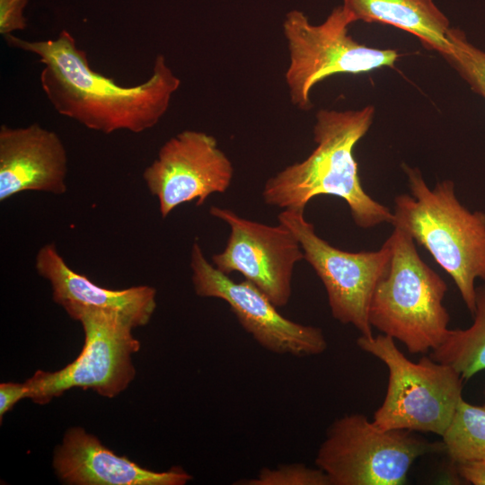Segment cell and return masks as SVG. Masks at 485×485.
<instances>
[{
    "label": "cell",
    "mask_w": 485,
    "mask_h": 485,
    "mask_svg": "<svg viewBox=\"0 0 485 485\" xmlns=\"http://www.w3.org/2000/svg\"><path fill=\"white\" fill-rule=\"evenodd\" d=\"M4 39L9 47L39 57L44 66L40 85L57 113L104 134L152 128L166 113L181 85L163 54L155 57L146 82L124 86L95 72L66 30L55 40L31 41L12 33Z\"/></svg>",
    "instance_id": "6da1fadb"
},
{
    "label": "cell",
    "mask_w": 485,
    "mask_h": 485,
    "mask_svg": "<svg viewBox=\"0 0 485 485\" xmlns=\"http://www.w3.org/2000/svg\"><path fill=\"white\" fill-rule=\"evenodd\" d=\"M375 113L373 105L359 110H318L313 128L315 148L304 160L266 181L263 201L282 209L304 210L314 197L331 195L347 203L359 228L392 224L393 213L390 208L363 189L354 157V148L369 130Z\"/></svg>",
    "instance_id": "7a4b0ae2"
},
{
    "label": "cell",
    "mask_w": 485,
    "mask_h": 485,
    "mask_svg": "<svg viewBox=\"0 0 485 485\" xmlns=\"http://www.w3.org/2000/svg\"><path fill=\"white\" fill-rule=\"evenodd\" d=\"M411 195L394 198L392 225L423 246L453 278L463 303L475 310L477 278L485 282V213L470 211L456 198L454 183L445 180L433 189L421 172L402 163Z\"/></svg>",
    "instance_id": "3957f363"
},
{
    "label": "cell",
    "mask_w": 485,
    "mask_h": 485,
    "mask_svg": "<svg viewBox=\"0 0 485 485\" xmlns=\"http://www.w3.org/2000/svg\"><path fill=\"white\" fill-rule=\"evenodd\" d=\"M392 258L369 307V322L401 342L410 354H425L445 339L450 316L443 304L444 279L420 258L412 237L393 226Z\"/></svg>",
    "instance_id": "277c9868"
},
{
    "label": "cell",
    "mask_w": 485,
    "mask_h": 485,
    "mask_svg": "<svg viewBox=\"0 0 485 485\" xmlns=\"http://www.w3.org/2000/svg\"><path fill=\"white\" fill-rule=\"evenodd\" d=\"M357 346L388 368V384L373 422L381 429H406L442 436L463 399L462 376L449 365L429 356L410 360L383 333L360 335Z\"/></svg>",
    "instance_id": "5b68a950"
},
{
    "label": "cell",
    "mask_w": 485,
    "mask_h": 485,
    "mask_svg": "<svg viewBox=\"0 0 485 485\" xmlns=\"http://www.w3.org/2000/svg\"><path fill=\"white\" fill-rule=\"evenodd\" d=\"M445 452L417 432L381 429L365 415L347 414L327 429L315 465L331 485H403L419 457Z\"/></svg>",
    "instance_id": "8992f818"
},
{
    "label": "cell",
    "mask_w": 485,
    "mask_h": 485,
    "mask_svg": "<svg viewBox=\"0 0 485 485\" xmlns=\"http://www.w3.org/2000/svg\"><path fill=\"white\" fill-rule=\"evenodd\" d=\"M63 309L83 327V349L60 370H38L26 380L28 398L45 404L72 388L91 389L108 398L119 395L136 375L132 355L139 350L140 342L133 335L135 327L114 310L80 304Z\"/></svg>",
    "instance_id": "52a82bcc"
},
{
    "label": "cell",
    "mask_w": 485,
    "mask_h": 485,
    "mask_svg": "<svg viewBox=\"0 0 485 485\" xmlns=\"http://www.w3.org/2000/svg\"><path fill=\"white\" fill-rule=\"evenodd\" d=\"M351 24L341 5L319 24L312 23L300 10L286 14L282 24L288 50L285 80L290 101L296 109H312L311 91L327 77L395 66L400 57L396 49L375 48L357 42L348 33Z\"/></svg>",
    "instance_id": "ba28073f"
},
{
    "label": "cell",
    "mask_w": 485,
    "mask_h": 485,
    "mask_svg": "<svg viewBox=\"0 0 485 485\" xmlns=\"http://www.w3.org/2000/svg\"><path fill=\"white\" fill-rule=\"evenodd\" d=\"M304 213V210L283 209L278 220L295 234L304 260L322 282L332 317L342 324L354 326L362 336H373L369 307L390 265V239L376 251H343L321 238Z\"/></svg>",
    "instance_id": "9c48e42d"
},
{
    "label": "cell",
    "mask_w": 485,
    "mask_h": 485,
    "mask_svg": "<svg viewBox=\"0 0 485 485\" xmlns=\"http://www.w3.org/2000/svg\"><path fill=\"white\" fill-rule=\"evenodd\" d=\"M190 266L197 295L225 302L240 325L266 350L295 357L323 353L328 343L321 328L283 316L278 307L251 282H235L205 257L201 246L191 247Z\"/></svg>",
    "instance_id": "30bf717a"
},
{
    "label": "cell",
    "mask_w": 485,
    "mask_h": 485,
    "mask_svg": "<svg viewBox=\"0 0 485 485\" xmlns=\"http://www.w3.org/2000/svg\"><path fill=\"white\" fill-rule=\"evenodd\" d=\"M209 214L230 227L225 247L212 256L221 272L242 274L278 307L292 295L295 266L304 260L295 234L283 224L269 225L246 219L229 208L212 206Z\"/></svg>",
    "instance_id": "8fae6325"
},
{
    "label": "cell",
    "mask_w": 485,
    "mask_h": 485,
    "mask_svg": "<svg viewBox=\"0 0 485 485\" xmlns=\"http://www.w3.org/2000/svg\"><path fill=\"white\" fill-rule=\"evenodd\" d=\"M234 172L231 160L215 137L186 129L161 146L143 179L165 218L183 203L195 201L201 206L210 195L225 192Z\"/></svg>",
    "instance_id": "7c38bea8"
},
{
    "label": "cell",
    "mask_w": 485,
    "mask_h": 485,
    "mask_svg": "<svg viewBox=\"0 0 485 485\" xmlns=\"http://www.w3.org/2000/svg\"><path fill=\"white\" fill-rule=\"evenodd\" d=\"M67 154L58 135L32 123L0 127V201L24 191H66Z\"/></svg>",
    "instance_id": "4fadbf2b"
},
{
    "label": "cell",
    "mask_w": 485,
    "mask_h": 485,
    "mask_svg": "<svg viewBox=\"0 0 485 485\" xmlns=\"http://www.w3.org/2000/svg\"><path fill=\"white\" fill-rule=\"evenodd\" d=\"M53 469L69 485H184L192 480L180 467L164 472L143 468L79 427L66 432L54 452Z\"/></svg>",
    "instance_id": "5bb4252c"
},
{
    "label": "cell",
    "mask_w": 485,
    "mask_h": 485,
    "mask_svg": "<svg viewBox=\"0 0 485 485\" xmlns=\"http://www.w3.org/2000/svg\"><path fill=\"white\" fill-rule=\"evenodd\" d=\"M35 268L50 284L53 301L62 307L80 304L114 310L135 328L146 325L156 309V290L153 287L143 285L120 290L102 287L72 269L55 243L45 244L38 251Z\"/></svg>",
    "instance_id": "9a60e30c"
},
{
    "label": "cell",
    "mask_w": 485,
    "mask_h": 485,
    "mask_svg": "<svg viewBox=\"0 0 485 485\" xmlns=\"http://www.w3.org/2000/svg\"><path fill=\"white\" fill-rule=\"evenodd\" d=\"M341 6L353 23L392 25L416 36L443 57L450 52V22L434 0H342Z\"/></svg>",
    "instance_id": "2e32d148"
},
{
    "label": "cell",
    "mask_w": 485,
    "mask_h": 485,
    "mask_svg": "<svg viewBox=\"0 0 485 485\" xmlns=\"http://www.w3.org/2000/svg\"><path fill=\"white\" fill-rule=\"evenodd\" d=\"M473 322L466 329L449 330L444 341L429 357L452 366L468 381L485 370V284L476 287Z\"/></svg>",
    "instance_id": "e0dca14e"
},
{
    "label": "cell",
    "mask_w": 485,
    "mask_h": 485,
    "mask_svg": "<svg viewBox=\"0 0 485 485\" xmlns=\"http://www.w3.org/2000/svg\"><path fill=\"white\" fill-rule=\"evenodd\" d=\"M441 437L454 464L485 460V403L472 405L462 399Z\"/></svg>",
    "instance_id": "ac0fdd59"
},
{
    "label": "cell",
    "mask_w": 485,
    "mask_h": 485,
    "mask_svg": "<svg viewBox=\"0 0 485 485\" xmlns=\"http://www.w3.org/2000/svg\"><path fill=\"white\" fill-rule=\"evenodd\" d=\"M447 38L451 49L444 58L473 92L485 99V52L469 42L459 29L451 27Z\"/></svg>",
    "instance_id": "d6986e66"
},
{
    "label": "cell",
    "mask_w": 485,
    "mask_h": 485,
    "mask_svg": "<svg viewBox=\"0 0 485 485\" xmlns=\"http://www.w3.org/2000/svg\"><path fill=\"white\" fill-rule=\"evenodd\" d=\"M236 484L242 485H331L328 476L317 466L307 467L302 463L284 464L262 468L255 478Z\"/></svg>",
    "instance_id": "ffe728a7"
},
{
    "label": "cell",
    "mask_w": 485,
    "mask_h": 485,
    "mask_svg": "<svg viewBox=\"0 0 485 485\" xmlns=\"http://www.w3.org/2000/svg\"><path fill=\"white\" fill-rule=\"evenodd\" d=\"M29 0H0V33L4 36L27 27L23 10Z\"/></svg>",
    "instance_id": "44dd1931"
},
{
    "label": "cell",
    "mask_w": 485,
    "mask_h": 485,
    "mask_svg": "<svg viewBox=\"0 0 485 485\" xmlns=\"http://www.w3.org/2000/svg\"><path fill=\"white\" fill-rule=\"evenodd\" d=\"M28 398V389L24 383L6 382L0 384V419L13 409L21 400Z\"/></svg>",
    "instance_id": "7402d4cb"
},
{
    "label": "cell",
    "mask_w": 485,
    "mask_h": 485,
    "mask_svg": "<svg viewBox=\"0 0 485 485\" xmlns=\"http://www.w3.org/2000/svg\"><path fill=\"white\" fill-rule=\"evenodd\" d=\"M459 477L473 485H485V460L454 464Z\"/></svg>",
    "instance_id": "603a6c76"
},
{
    "label": "cell",
    "mask_w": 485,
    "mask_h": 485,
    "mask_svg": "<svg viewBox=\"0 0 485 485\" xmlns=\"http://www.w3.org/2000/svg\"><path fill=\"white\" fill-rule=\"evenodd\" d=\"M484 395H485V387H484Z\"/></svg>",
    "instance_id": "cb8c5ba5"
}]
</instances>
